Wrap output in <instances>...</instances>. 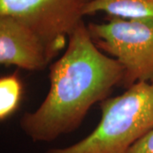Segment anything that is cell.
<instances>
[{
  "mask_svg": "<svg viewBox=\"0 0 153 153\" xmlns=\"http://www.w3.org/2000/svg\"><path fill=\"white\" fill-rule=\"evenodd\" d=\"M49 78L43 102L20 120L33 142H51L77 129L94 105L122 84L123 68L95 45L82 22L69 36L63 55L49 66Z\"/></svg>",
  "mask_w": 153,
  "mask_h": 153,
  "instance_id": "6da1fadb",
  "label": "cell"
},
{
  "mask_svg": "<svg viewBox=\"0 0 153 153\" xmlns=\"http://www.w3.org/2000/svg\"><path fill=\"white\" fill-rule=\"evenodd\" d=\"M101 118L88 135L45 153H128L153 128V82H137L100 103Z\"/></svg>",
  "mask_w": 153,
  "mask_h": 153,
  "instance_id": "7a4b0ae2",
  "label": "cell"
},
{
  "mask_svg": "<svg viewBox=\"0 0 153 153\" xmlns=\"http://www.w3.org/2000/svg\"><path fill=\"white\" fill-rule=\"evenodd\" d=\"M88 28L95 45L123 66V87L153 82V17L107 16L106 22Z\"/></svg>",
  "mask_w": 153,
  "mask_h": 153,
  "instance_id": "3957f363",
  "label": "cell"
},
{
  "mask_svg": "<svg viewBox=\"0 0 153 153\" xmlns=\"http://www.w3.org/2000/svg\"><path fill=\"white\" fill-rule=\"evenodd\" d=\"M88 0H0V16L22 22L44 44L50 60L66 49L68 38L83 22Z\"/></svg>",
  "mask_w": 153,
  "mask_h": 153,
  "instance_id": "277c9868",
  "label": "cell"
},
{
  "mask_svg": "<svg viewBox=\"0 0 153 153\" xmlns=\"http://www.w3.org/2000/svg\"><path fill=\"white\" fill-rule=\"evenodd\" d=\"M51 60L38 36L22 22L0 16V63L27 71L45 69Z\"/></svg>",
  "mask_w": 153,
  "mask_h": 153,
  "instance_id": "5b68a950",
  "label": "cell"
},
{
  "mask_svg": "<svg viewBox=\"0 0 153 153\" xmlns=\"http://www.w3.org/2000/svg\"><path fill=\"white\" fill-rule=\"evenodd\" d=\"M98 12L125 19L153 17V0H88L85 16Z\"/></svg>",
  "mask_w": 153,
  "mask_h": 153,
  "instance_id": "8992f818",
  "label": "cell"
},
{
  "mask_svg": "<svg viewBox=\"0 0 153 153\" xmlns=\"http://www.w3.org/2000/svg\"><path fill=\"white\" fill-rule=\"evenodd\" d=\"M23 85L17 72L0 78V120L8 119L19 107Z\"/></svg>",
  "mask_w": 153,
  "mask_h": 153,
  "instance_id": "52a82bcc",
  "label": "cell"
},
{
  "mask_svg": "<svg viewBox=\"0 0 153 153\" xmlns=\"http://www.w3.org/2000/svg\"><path fill=\"white\" fill-rule=\"evenodd\" d=\"M128 153H153V128L134 143Z\"/></svg>",
  "mask_w": 153,
  "mask_h": 153,
  "instance_id": "ba28073f",
  "label": "cell"
}]
</instances>
